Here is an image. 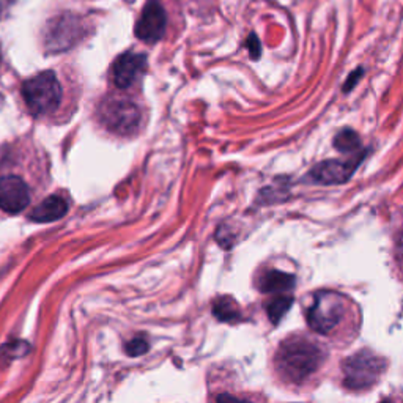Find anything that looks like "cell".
Instances as JSON below:
<instances>
[{
	"instance_id": "cell-5",
	"label": "cell",
	"mask_w": 403,
	"mask_h": 403,
	"mask_svg": "<svg viewBox=\"0 0 403 403\" xmlns=\"http://www.w3.org/2000/svg\"><path fill=\"white\" fill-rule=\"evenodd\" d=\"M100 120L108 130L117 134H131L140 122L139 108L125 98H108L100 106Z\"/></svg>"
},
{
	"instance_id": "cell-1",
	"label": "cell",
	"mask_w": 403,
	"mask_h": 403,
	"mask_svg": "<svg viewBox=\"0 0 403 403\" xmlns=\"http://www.w3.org/2000/svg\"><path fill=\"white\" fill-rule=\"evenodd\" d=\"M325 361V352L305 337H292L282 342L276 355L278 370L283 378L293 383H301L303 380L313 375Z\"/></svg>"
},
{
	"instance_id": "cell-12",
	"label": "cell",
	"mask_w": 403,
	"mask_h": 403,
	"mask_svg": "<svg viewBox=\"0 0 403 403\" xmlns=\"http://www.w3.org/2000/svg\"><path fill=\"white\" fill-rule=\"evenodd\" d=\"M295 286V276L288 273H282L278 270L265 273L258 281L260 292H286Z\"/></svg>"
},
{
	"instance_id": "cell-4",
	"label": "cell",
	"mask_w": 403,
	"mask_h": 403,
	"mask_svg": "<svg viewBox=\"0 0 403 403\" xmlns=\"http://www.w3.org/2000/svg\"><path fill=\"white\" fill-rule=\"evenodd\" d=\"M345 313V298L331 290H322L313 298L308 310V323L318 334H330L342 322Z\"/></svg>"
},
{
	"instance_id": "cell-7",
	"label": "cell",
	"mask_w": 403,
	"mask_h": 403,
	"mask_svg": "<svg viewBox=\"0 0 403 403\" xmlns=\"http://www.w3.org/2000/svg\"><path fill=\"white\" fill-rule=\"evenodd\" d=\"M31 204V188L18 175L0 177V210L9 214L24 211Z\"/></svg>"
},
{
	"instance_id": "cell-15",
	"label": "cell",
	"mask_w": 403,
	"mask_h": 403,
	"mask_svg": "<svg viewBox=\"0 0 403 403\" xmlns=\"http://www.w3.org/2000/svg\"><path fill=\"white\" fill-rule=\"evenodd\" d=\"M334 147L342 153H356L361 147L360 136L352 130H343L334 139Z\"/></svg>"
},
{
	"instance_id": "cell-8",
	"label": "cell",
	"mask_w": 403,
	"mask_h": 403,
	"mask_svg": "<svg viewBox=\"0 0 403 403\" xmlns=\"http://www.w3.org/2000/svg\"><path fill=\"white\" fill-rule=\"evenodd\" d=\"M82 24L73 14L54 18L48 26V38L46 43L52 51L61 52L63 49L71 48L74 43L80 38Z\"/></svg>"
},
{
	"instance_id": "cell-10",
	"label": "cell",
	"mask_w": 403,
	"mask_h": 403,
	"mask_svg": "<svg viewBox=\"0 0 403 403\" xmlns=\"http://www.w3.org/2000/svg\"><path fill=\"white\" fill-rule=\"evenodd\" d=\"M362 156L357 159L352 161H339V159H330L325 162H320L318 166L313 167L309 172V180L317 184H342L348 182L355 170L360 166Z\"/></svg>"
},
{
	"instance_id": "cell-20",
	"label": "cell",
	"mask_w": 403,
	"mask_h": 403,
	"mask_svg": "<svg viewBox=\"0 0 403 403\" xmlns=\"http://www.w3.org/2000/svg\"><path fill=\"white\" fill-rule=\"evenodd\" d=\"M0 62H2V54H0Z\"/></svg>"
},
{
	"instance_id": "cell-2",
	"label": "cell",
	"mask_w": 403,
	"mask_h": 403,
	"mask_svg": "<svg viewBox=\"0 0 403 403\" xmlns=\"http://www.w3.org/2000/svg\"><path fill=\"white\" fill-rule=\"evenodd\" d=\"M22 98L33 117L56 114L62 103L63 90L54 71H43L22 84Z\"/></svg>"
},
{
	"instance_id": "cell-16",
	"label": "cell",
	"mask_w": 403,
	"mask_h": 403,
	"mask_svg": "<svg viewBox=\"0 0 403 403\" xmlns=\"http://www.w3.org/2000/svg\"><path fill=\"white\" fill-rule=\"evenodd\" d=\"M125 350L130 356H140V355H144V353L148 352V342H147L145 337L139 335V337H134L132 340L126 343Z\"/></svg>"
},
{
	"instance_id": "cell-19",
	"label": "cell",
	"mask_w": 403,
	"mask_h": 403,
	"mask_svg": "<svg viewBox=\"0 0 403 403\" xmlns=\"http://www.w3.org/2000/svg\"><path fill=\"white\" fill-rule=\"evenodd\" d=\"M395 258H397V262L403 270V232L399 235L397 241H395Z\"/></svg>"
},
{
	"instance_id": "cell-14",
	"label": "cell",
	"mask_w": 403,
	"mask_h": 403,
	"mask_svg": "<svg viewBox=\"0 0 403 403\" xmlns=\"http://www.w3.org/2000/svg\"><path fill=\"white\" fill-rule=\"evenodd\" d=\"M292 303H293V298L288 296V295H281V296L274 298V300L268 303V305H266L268 317H270V320L274 325L281 322L282 317L287 313V310L292 308Z\"/></svg>"
},
{
	"instance_id": "cell-18",
	"label": "cell",
	"mask_w": 403,
	"mask_h": 403,
	"mask_svg": "<svg viewBox=\"0 0 403 403\" xmlns=\"http://www.w3.org/2000/svg\"><path fill=\"white\" fill-rule=\"evenodd\" d=\"M361 76H362V68H357L355 73L350 74V78H348V80L345 82V87H343V90H345V92L352 90V88L356 85V82L361 79Z\"/></svg>"
},
{
	"instance_id": "cell-13",
	"label": "cell",
	"mask_w": 403,
	"mask_h": 403,
	"mask_svg": "<svg viewBox=\"0 0 403 403\" xmlns=\"http://www.w3.org/2000/svg\"><path fill=\"white\" fill-rule=\"evenodd\" d=\"M213 313L221 322H234V320L240 318V308H238V304L232 298L222 296L214 303Z\"/></svg>"
},
{
	"instance_id": "cell-11",
	"label": "cell",
	"mask_w": 403,
	"mask_h": 403,
	"mask_svg": "<svg viewBox=\"0 0 403 403\" xmlns=\"http://www.w3.org/2000/svg\"><path fill=\"white\" fill-rule=\"evenodd\" d=\"M66 211H68V202L54 194V196L46 197L41 204L33 208L31 218L35 222H54L63 218Z\"/></svg>"
},
{
	"instance_id": "cell-17",
	"label": "cell",
	"mask_w": 403,
	"mask_h": 403,
	"mask_svg": "<svg viewBox=\"0 0 403 403\" xmlns=\"http://www.w3.org/2000/svg\"><path fill=\"white\" fill-rule=\"evenodd\" d=\"M246 48L249 49L251 58H253V61H257V58L260 57V54H262V46H260V40L257 38L256 33L249 35L248 41H246Z\"/></svg>"
},
{
	"instance_id": "cell-3",
	"label": "cell",
	"mask_w": 403,
	"mask_h": 403,
	"mask_svg": "<svg viewBox=\"0 0 403 403\" xmlns=\"http://www.w3.org/2000/svg\"><path fill=\"white\" fill-rule=\"evenodd\" d=\"M386 365L387 362L382 356L361 350L343 362V384L353 391L369 389L383 375Z\"/></svg>"
},
{
	"instance_id": "cell-9",
	"label": "cell",
	"mask_w": 403,
	"mask_h": 403,
	"mask_svg": "<svg viewBox=\"0 0 403 403\" xmlns=\"http://www.w3.org/2000/svg\"><path fill=\"white\" fill-rule=\"evenodd\" d=\"M147 70V57L144 54H136V52H125L112 66V78L114 84L126 90L131 88L134 84H137L140 78L144 76Z\"/></svg>"
},
{
	"instance_id": "cell-6",
	"label": "cell",
	"mask_w": 403,
	"mask_h": 403,
	"mask_svg": "<svg viewBox=\"0 0 403 403\" xmlns=\"http://www.w3.org/2000/svg\"><path fill=\"white\" fill-rule=\"evenodd\" d=\"M167 26L169 16L164 5L159 0H147L136 22V27H134V33L140 41L155 44L164 38Z\"/></svg>"
}]
</instances>
